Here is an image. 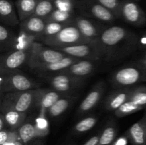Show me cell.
<instances>
[{
  "label": "cell",
  "instance_id": "44",
  "mask_svg": "<svg viewBox=\"0 0 146 145\" xmlns=\"http://www.w3.org/2000/svg\"><path fill=\"white\" fill-rule=\"evenodd\" d=\"M14 145H25V144H24V142H23L22 141H21V139H20V138H19V139L18 140H17V142H15Z\"/></svg>",
  "mask_w": 146,
  "mask_h": 145
},
{
  "label": "cell",
  "instance_id": "9",
  "mask_svg": "<svg viewBox=\"0 0 146 145\" xmlns=\"http://www.w3.org/2000/svg\"><path fill=\"white\" fill-rule=\"evenodd\" d=\"M57 49L68 56L82 60L98 61L101 58H104L103 47L95 44H81Z\"/></svg>",
  "mask_w": 146,
  "mask_h": 145
},
{
  "label": "cell",
  "instance_id": "2",
  "mask_svg": "<svg viewBox=\"0 0 146 145\" xmlns=\"http://www.w3.org/2000/svg\"><path fill=\"white\" fill-rule=\"evenodd\" d=\"M38 88L30 90L10 92L1 95V113L9 111L27 112L31 107H35Z\"/></svg>",
  "mask_w": 146,
  "mask_h": 145
},
{
  "label": "cell",
  "instance_id": "20",
  "mask_svg": "<svg viewBox=\"0 0 146 145\" xmlns=\"http://www.w3.org/2000/svg\"><path fill=\"white\" fill-rule=\"evenodd\" d=\"M45 20L39 17L31 16L24 21L20 22V29L36 36V38L41 35L46 26Z\"/></svg>",
  "mask_w": 146,
  "mask_h": 145
},
{
  "label": "cell",
  "instance_id": "15",
  "mask_svg": "<svg viewBox=\"0 0 146 145\" xmlns=\"http://www.w3.org/2000/svg\"><path fill=\"white\" fill-rule=\"evenodd\" d=\"M64 95L53 88H38L35 107L38 108L40 112L47 113L48 109Z\"/></svg>",
  "mask_w": 146,
  "mask_h": 145
},
{
  "label": "cell",
  "instance_id": "7",
  "mask_svg": "<svg viewBox=\"0 0 146 145\" xmlns=\"http://www.w3.org/2000/svg\"><path fill=\"white\" fill-rule=\"evenodd\" d=\"M111 81L117 88H129L146 81V71L136 65L125 66L115 71L111 75Z\"/></svg>",
  "mask_w": 146,
  "mask_h": 145
},
{
  "label": "cell",
  "instance_id": "19",
  "mask_svg": "<svg viewBox=\"0 0 146 145\" xmlns=\"http://www.w3.org/2000/svg\"><path fill=\"white\" fill-rule=\"evenodd\" d=\"M132 88H122L113 91L105 100V109L107 111H114L127 102Z\"/></svg>",
  "mask_w": 146,
  "mask_h": 145
},
{
  "label": "cell",
  "instance_id": "43",
  "mask_svg": "<svg viewBox=\"0 0 146 145\" xmlns=\"http://www.w3.org/2000/svg\"><path fill=\"white\" fill-rule=\"evenodd\" d=\"M29 145H44V142L41 140H35L29 143Z\"/></svg>",
  "mask_w": 146,
  "mask_h": 145
},
{
  "label": "cell",
  "instance_id": "32",
  "mask_svg": "<svg viewBox=\"0 0 146 145\" xmlns=\"http://www.w3.org/2000/svg\"><path fill=\"white\" fill-rule=\"evenodd\" d=\"M73 12L62 11L55 9L54 11L47 17L45 20L46 23L57 22V23H70L72 22Z\"/></svg>",
  "mask_w": 146,
  "mask_h": 145
},
{
  "label": "cell",
  "instance_id": "18",
  "mask_svg": "<svg viewBox=\"0 0 146 145\" xmlns=\"http://www.w3.org/2000/svg\"><path fill=\"white\" fill-rule=\"evenodd\" d=\"M126 135L133 145H146V114L128 129Z\"/></svg>",
  "mask_w": 146,
  "mask_h": 145
},
{
  "label": "cell",
  "instance_id": "14",
  "mask_svg": "<svg viewBox=\"0 0 146 145\" xmlns=\"http://www.w3.org/2000/svg\"><path fill=\"white\" fill-rule=\"evenodd\" d=\"M79 60L81 59L67 55L66 58L59 61L51 63L35 65V66L31 68V69L34 72H36V73H38L39 76L43 78V77L58 73Z\"/></svg>",
  "mask_w": 146,
  "mask_h": 145
},
{
  "label": "cell",
  "instance_id": "33",
  "mask_svg": "<svg viewBox=\"0 0 146 145\" xmlns=\"http://www.w3.org/2000/svg\"><path fill=\"white\" fill-rule=\"evenodd\" d=\"M36 130V138H42L46 136L49 132V127L46 114L40 112L39 115L36 118L34 121Z\"/></svg>",
  "mask_w": 146,
  "mask_h": 145
},
{
  "label": "cell",
  "instance_id": "42",
  "mask_svg": "<svg viewBox=\"0 0 146 145\" xmlns=\"http://www.w3.org/2000/svg\"><path fill=\"white\" fill-rule=\"evenodd\" d=\"M5 128H7V124H6L4 115L1 113V115H0V130H2Z\"/></svg>",
  "mask_w": 146,
  "mask_h": 145
},
{
  "label": "cell",
  "instance_id": "35",
  "mask_svg": "<svg viewBox=\"0 0 146 145\" xmlns=\"http://www.w3.org/2000/svg\"><path fill=\"white\" fill-rule=\"evenodd\" d=\"M106 7L111 10L118 17H121V1L119 0H96Z\"/></svg>",
  "mask_w": 146,
  "mask_h": 145
},
{
  "label": "cell",
  "instance_id": "4",
  "mask_svg": "<svg viewBox=\"0 0 146 145\" xmlns=\"http://www.w3.org/2000/svg\"><path fill=\"white\" fill-rule=\"evenodd\" d=\"M40 42L44 45L54 48H65L81 44H93L83 36L73 21L64 27L58 34L44 38Z\"/></svg>",
  "mask_w": 146,
  "mask_h": 145
},
{
  "label": "cell",
  "instance_id": "12",
  "mask_svg": "<svg viewBox=\"0 0 146 145\" xmlns=\"http://www.w3.org/2000/svg\"><path fill=\"white\" fill-rule=\"evenodd\" d=\"M121 17L127 23L137 27L146 24L145 11L137 3L132 1H121Z\"/></svg>",
  "mask_w": 146,
  "mask_h": 145
},
{
  "label": "cell",
  "instance_id": "41",
  "mask_svg": "<svg viewBox=\"0 0 146 145\" xmlns=\"http://www.w3.org/2000/svg\"><path fill=\"white\" fill-rule=\"evenodd\" d=\"M127 139H128L127 135L125 136H121L120 139L115 140L112 145H126Z\"/></svg>",
  "mask_w": 146,
  "mask_h": 145
},
{
  "label": "cell",
  "instance_id": "8",
  "mask_svg": "<svg viewBox=\"0 0 146 145\" xmlns=\"http://www.w3.org/2000/svg\"><path fill=\"white\" fill-rule=\"evenodd\" d=\"M76 6L84 16L100 22L112 23L117 18L111 10L96 0H80L76 3Z\"/></svg>",
  "mask_w": 146,
  "mask_h": 145
},
{
  "label": "cell",
  "instance_id": "46",
  "mask_svg": "<svg viewBox=\"0 0 146 145\" xmlns=\"http://www.w3.org/2000/svg\"><path fill=\"white\" fill-rule=\"evenodd\" d=\"M71 1H74V0H71Z\"/></svg>",
  "mask_w": 146,
  "mask_h": 145
},
{
  "label": "cell",
  "instance_id": "22",
  "mask_svg": "<svg viewBox=\"0 0 146 145\" xmlns=\"http://www.w3.org/2000/svg\"><path fill=\"white\" fill-rule=\"evenodd\" d=\"M17 36L9 28L1 23L0 25V50L1 52H9L13 50Z\"/></svg>",
  "mask_w": 146,
  "mask_h": 145
},
{
  "label": "cell",
  "instance_id": "23",
  "mask_svg": "<svg viewBox=\"0 0 146 145\" xmlns=\"http://www.w3.org/2000/svg\"><path fill=\"white\" fill-rule=\"evenodd\" d=\"M37 2L38 0H17L16 8L20 22L34 14Z\"/></svg>",
  "mask_w": 146,
  "mask_h": 145
},
{
  "label": "cell",
  "instance_id": "37",
  "mask_svg": "<svg viewBox=\"0 0 146 145\" xmlns=\"http://www.w3.org/2000/svg\"><path fill=\"white\" fill-rule=\"evenodd\" d=\"M19 139L17 130H10L9 138L7 142L2 145H14L15 142Z\"/></svg>",
  "mask_w": 146,
  "mask_h": 145
},
{
  "label": "cell",
  "instance_id": "1",
  "mask_svg": "<svg viewBox=\"0 0 146 145\" xmlns=\"http://www.w3.org/2000/svg\"><path fill=\"white\" fill-rule=\"evenodd\" d=\"M107 62H115L126 57L138 45L137 36L119 26L106 28L100 38Z\"/></svg>",
  "mask_w": 146,
  "mask_h": 145
},
{
  "label": "cell",
  "instance_id": "29",
  "mask_svg": "<svg viewBox=\"0 0 146 145\" xmlns=\"http://www.w3.org/2000/svg\"><path fill=\"white\" fill-rule=\"evenodd\" d=\"M97 121H98V118L94 115H90V116L86 117L78 121L74 125L72 129V132L74 134H78L86 133L91 130L95 126Z\"/></svg>",
  "mask_w": 146,
  "mask_h": 145
},
{
  "label": "cell",
  "instance_id": "24",
  "mask_svg": "<svg viewBox=\"0 0 146 145\" xmlns=\"http://www.w3.org/2000/svg\"><path fill=\"white\" fill-rule=\"evenodd\" d=\"M1 114L4 117L7 129L9 130H17L26 122L27 112L9 111Z\"/></svg>",
  "mask_w": 146,
  "mask_h": 145
},
{
  "label": "cell",
  "instance_id": "21",
  "mask_svg": "<svg viewBox=\"0 0 146 145\" xmlns=\"http://www.w3.org/2000/svg\"><path fill=\"white\" fill-rule=\"evenodd\" d=\"M77 99L78 96H76V95H64L48 109L47 114L50 117H58L63 115Z\"/></svg>",
  "mask_w": 146,
  "mask_h": 145
},
{
  "label": "cell",
  "instance_id": "26",
  "mask_svg": "<svg viewBox=\"0 0 146 145\" xmlns=\"http://www.w3.org/2000/svg\"><path fill=\"white\" fill-rule=\"evenodd\" d=\"M17 132L20 139L25 145L36 139V130L34 122H25L17 129Z\"/></svg>",
  "mask_w": 146,
  "mask_h": 145
},
{
  "label": "cell",
  "instance_id": "6",
  "mask_svg": "<svg viewBox=\"0 0 146 145\" xmlns=\"http://www.w3.org/2000/svg\"><path fill=\"white\" fill-rule=\"evenodd\" d=\"M66 56L67 55L57 48L47 46L42 43L35 41L31 48L28 65L31 68L35 65L57 62Z\"/></svg>",
  "mask_w": 146,
  "mask_h": 145
},
{
  "label": "cell",
  "instance_id": "25",
  "mask_svg": "<svg viewBox=\"0 0 146 145\" xmlns=\"http://www.w3.org/2000/svg\"><path fill=\"white\" fill-rule=\"evenodd\" d=\"M118 127L114 121L111 120L107 123L104 130L101 132L98 144L112 145L115 141Z\"/></svg>",
  "mask_w": 146,
  "mask_h": 145
},
{
  "label": "cell",
  "instance_id": "11",
  "mask_svg": "<svg viewBox=\"0 0 146 145\" xmlns=\"http://www.w3.org/2000/svg\"><path fill=\"white\" fill-rule=\"evenodd\" d=\"M31 51V49L12 50L1 55L0 60V72L19 70L25 63L29 62Z\"/></svg>",
  "mask_w": 146,
  "mask_h": 145
},
{
  "label": "cell",
  "instance_id": "10",
  "mask_svg": "<svg viewBox=\"0 0 146 145\" xmlns=\"http://www.w3.org/2000/svg\"><path fill=\"white\" fill-rule=\"evenodd\" d=\"M73 23L84 38L91 43L101 45L100 38L106 27L91 18L82 16L74 18Z\"/></svg>",
  "mask_w": 146,
  "mask_h": 145
},
{
  "label": "cell",
  "instance_id": "48",
  "mask_svg": "<svg viewBox=\"0 0 146 145\" xmlns=\"http://www.w3.org/2000/svg\"><path fill=\"white\" fill-rule=\"evenodd\" d=\"M98 145H99V144H98Z\"/></svg>",
  "mask_w": 146,
  "mask_h": 145
},
{
  "label": "cell",
  "instance_id": "16",
  "mask_svg": "<svg viewBox=\"0 0 146 145\" xmlns=\"http://www.w3.org/2000/svg\"><path fill=\"white\" fill-rule=\"evenodd\" d=\"M96 61L90 60H79L58 73L66 74L71 76L86 79L94 72Z\"/></svg>",
  "mask_w": 146,
  "mask_h": 145
},
{
  "label": "cell",
  "instance_id": "40",
  "mask_svg": "<svg viewBox=\"0 0 146 145\" xmlns=\"http://www.w3.org/2000/svg\"><path fill=\"white\" fill-rule=\"evenodd\" d=\"M138 46L141 48L146 50V33L143 34V35L138 38Z\"/></svg>",
  "mask_w": 146,
  "mask_h": 145
},
{
  "label": "cell",
  "instance_id": "34",
  "mask_svg": "<svg viewBox=\"0 0 146 145\" xmlns=\"http://www.w3.org/2000/svg\"><path fill=\"white\" fill-rule=\"evenodd\" d=\"M143 108L141 107L138 106V105H135L131 101L128 100L125 102V103L123 104L118 109L114 111V115L116 116L117 117H123L128 116V115H131V114L135 113V112H138V111L141 110Z\"/></svg>",
  "mask_w": 146,
  "mask_h": 145
},
{
  "label": "cell",
  "instance_id": "13",
  "mask_svg": "<svg viewBox=\"0 0 146 145\" xmlns=\"http://www.w3.org/2000/svg\"><path fill=\"white\" fill-rule=\"evenodd\" d=\"M105 90L106 85L104 81H98L96 82L80 104L76 111L77 115L81 116L91 112L100 102Z\"/></svg>",
  "mask_w": 146,
  "mask_h": 145
},
{
  "label": "cell",
  "instance_id": "47",
  "mask_svg": "<svg viewBox=\"0 0 146 145\" xmlns=\"http://www.w3.org/2000/svg\"><path fill=\"white\" fill-rule=\"evenodd\" d=\"M135 1H138V0H135Z\"/></svg>",
  "mask_w": 146,
  "mask_h": 145
},
{
  "label": "cell",
  "instance_id": "45",
  "mask_svg": "<svg viewBox=\"0 0 146 145\" xmlns=\"http://www.w3.org/2000/svg\"><path fill=\"white\" fill-rule=\"evenodd\" d=\"M142 57H143V58H146V51H145V52L144 53V54H143V56H142Z\"/></svg>",
  "mask_w": 146,
  "mask_h": 145
},
{
  "label": "cell",
  "instance_id": "5",
  "mask_svg": "<svg viewBox=\"0 0 146 145\" xmlns=\"http://www.w3.org/2000/svg\"><path fill=\"white\" fill-rule=\"evenodd\" d=\"M51 85V88L64 95H75L85 85V78H76L63 73L43 77Z\"/></svg>",
  "mask_w": 146,
  "mask_h": 145
},
{
  "label": "cell",
  "instance_id": "17",
  "mask_svg": "<svg viewBox=\"0 0 146 145\" xmlns=\"http://www.w3.org/2000/svg\"><path fill=\"white\" fill-rule=\"evenodd\" d=\"M0 19L4 25L11 27L20 24L17 11L11 0H0Z\"/></svg>",
  "mask_w": 146,
  "mask_h": 145
},
{
  "label": "cell",
  "instance_id": "36",
  "mask_svg": "<svg viewBox=\"0 0 146 145\" xmlns=\"http://www.w3.org/2000/svg\"><path fill=\"white\" fill-rule=\"evenodd\" d=\"M55 8L57 9L73 12L74 3L71 0H54Z\"/></svg>",
  "mask_w": 146,
  "mask_h": 145
},
{
  "label": "cell",
  "instance_id": "3",
  "mask_svg": "<svg viewBox=\"0 0 146 145\" xmlns=\"http://www.w3.org/2000/svg\"><path fill=\"white\" fill-rule=\"evenodd\" d=\"M39 85L19 70L0 72L1 95L10 92L37 89Z\"/></svg>",
  "mask_w": 146,
  "mask_h": 145
},
{
  "label": "cell",
  "instance_id": "27",
  "mask_svg": "<svg viewBox=\"0 0 146 145\" xmlns=\"http://www.w3.org/2000/svg\"><path fill=\"white\" fill-rule=\"evenodd\" d=\"M36 41V36L28 34L20 29L19 35L17 36L15 44L13 50H29L31 49L33 44ZM12 51V50H11Z\"/></svg>",
  "mask_w": 146,
  "mask_h": 145
},
{
  "label": "cell",
  "instance_id": "31",
  "mask_svg": "<svg viewBox=\"0 0 146 145\" xmlns=\"http://www.w3.org/2000/svg\"><path fill=\"white\" fill-rule=\"evenodd\" d=\"M73 21H74V20H73ZM70 23H57V22L46 23L44 31H43L42 34H41V35L38 36L36 38V41H38V42H40L41 40L44 39V38H48V37L56 35V34H58L59 31H61L64 27L66 26L68 24H69Z\"/></svg>",
  "mask_w": 146,
  "mask_h": 145
},
{
  "label": "cell",
  "instance_id": "38",
  "mask_svg": "<svg viewBox=\"0 0 146 145\" xmlns=\"http://www.w3.org/2000/svg\"><path fill=\"white\" fill-rule=\"evenodd\" d=\"M10 130L7 128L0 130V145H2L5 143L9 138Z\"/></svg>",
  "mask_w": 146,
  "mask_h": 145
},
{
  "label": "cell",
  "instance_id": "28",
  "mask_svg": "<svg viewBox=\"0 0 146 145\" xmlns=\"http://www.w3.org/2000/svg\"><path fill=\"white\" fill-rule=\"evenodd\" d=\"M55 9L54 0H38L35 11L32 16L46 19Z\"/></svg>",
  "mask_w": 146,
  "mask_h": 145
},
{
  "label": "cell",
  "instance_id": "39",
  "mask_svg": "<svg viewBox=\"0 0 146 145\" xmlns=\"http://www.w3.org/2000/svg\"><path fill=\"white\" fill-rule=\"evenodd\" d=\"M100 135L101 133H98L97 134H95L92 137L90 138L84 145H98V142H99Z\"/></svg>",
  "mask_w": 146,
  "mask_h": 145
},
{
  "label": "cell",
  "instance_id": "30",
  "mask_svg": "<svg viewBox=\"0 0 146 145\" xmlns=\"http://www.w3.org/2000/svg\"><path fill=\"white\" fill-rule=\"evenodd\" d=\"M128 100L131 101L135 105L144 108L146 107V86L139 85L131 89Z\"/></svg>",
  "mask_w": 146,
  "mask_h": 145
}]
</instances>
